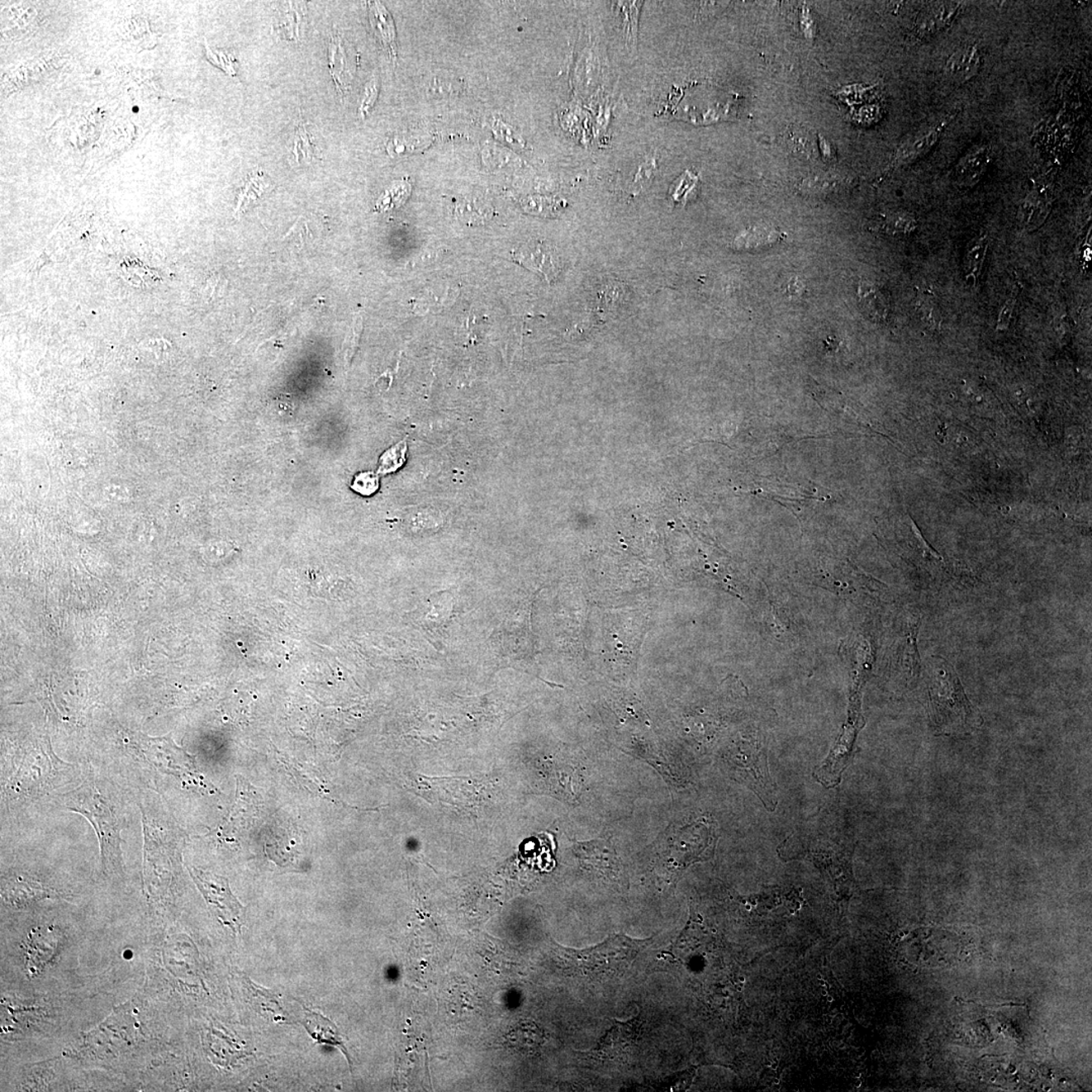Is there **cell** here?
<instances>
[{"instance_id": "obj_1", "label": "cell", "mask_w": 1092, "mask_h": 1092, "mask_svg": "<svg viewBox=\"0 0 1092 1092\" xmlns=\"http://www.w3.org/2000/svg\"><path fill=\"white\" fill-rule=\"evenodd\" d=\"M928 708L937 734L974 732L982 717L964 692L958 675L944 658H933L928 665Z\"/></svg>"}, {"instance_id": "obj_2", "label": "cell", "mask_w": 1092, "mask_h": 1092, "mask_svg": "<svg viewBox=\"0 0 1092 1092\" xmlns=\"http://www.w3.org/2000/svg\"><path fill=\"white\" fill-rule=\"evenodd\" d=\"M67 810L83 816L93 825L101 847L102 872L108 876L123 875V824L110 798L99 792L96 784L89 782L70 794Z\"/></svg>"}, {"instance_id": "obj_3", "label": "cell", "mask_w": 1092, "mask_h": 1092, "mask_svg": "<svg viewBox=\"0 0 1092 1092\" xmlns=\"http://www.w3.org/2000/svg\"><path fill=\"white\" fill-rule=\"evenodd\" d=\"M647 942L615 935L586 950L563 949L558 947L556 954L563 967L576 976L609 977L624 973L633 963L640 947Z\"/></svg>"}, {"instance_id": "obj_4", "label": "cell", "mask_w": 1092, "mask_h": 1092, "mask_svg": "<svg viewBox=\"0 0 1092 1092\" xmlns=\"http://www.w3.org/2000/svg\"><path fill=\"white\" fill-rule=\"evenodd\" d=\"M139 748L145 762L160 773L174 776L186 783L214 791L213 785L198 774L192 757L173 743L160 739H148Z\"/></svg>"}, {"instance_id": "obj_5", "label": "cell", "mask_w": 1092, "mask_h": 1092, "mask_svg": "<svg viewBox=\"0 0 1092 1092\" xmlns=\"http://www.w3.org/2000/svg\"><path fill=\"white\" fill-rule=\"evenodd\" d=\"M188 871L198 890L213 907L216 917L234 929L240 928L245 907L233 895L228 880L195 867L188 868Z\"/></svg>"}, {"instance_id": "obj_6", "label": "cell", "mask_w": 1092, "mask_h": 1092, "mask_svg": "<svg viewBox=\"0 0 1092 1092\" xmlns=\"http://www.w3.org/2000/svg\"><path fill=\"white\" fill-rule=\"evenodd\" d=\"M738 777L761 798L766 809L774 810L777 806V788L769 773L768 761L761 746L748 748L738 761H735Z\"/></svg>"}, {"instance_id": "obj_7", "label": "cell", "mask_w": 1092, "mask_h": 1092, "mask_svg": "<svg viewBox=\"0 0 1092 1092\" xmlns=\"http://www.w3.org/2000/svg\"><path fill=\"white\" fill-rule=\"evenodd\" d=\"M716 842V829L713 823L700 820L680 830L670 843L671 856L688 857V865L692 862L705 858V852L713 850Z\"/></svg>"}, {"instance_id": "obj_8", "label": "cell", "mask_w": 1092, "mask_h": 1092, "mask_svg": "<svg viewBox=\"0 0 1092 1092\" xmlns=\"http://www.w3.org/2000/svg\"><path fill=\"white\" fill-rule=\"evenodd\" d=\"M512 259L519 265L531 270L546 282H556L562 272V260L553 247L544 242L527 243L512 251Z\"/></svg>"}, {"instance_id": "obj_9", "label": "cell", "mask_w": 1092, "mask_h": 1092, "mask_svg": "<svg viewBox=\"0 0 1092 1092\" xmlns=\"http://www.w3.org/2000/svg\"><path fill=\"white\" fill-rule=\"evenodd\" d=\"M61 762L54 755L46 761H20L12 776L11 788L22 794H37L46 791L48 785L52 783L51 778L58 774Z\"/></svg>"}, {"instance_id": "obj_10", "label": "cell", "mask_w": 1092, "mask_h": 1092, "mask_svg": "<svg viewBox=\"0 0 1092 1092\" xmlns=\"http://www.w3.org/2000/svg\"><path fill=\"white\" fill-rule=\"evenodd\" d=\"M61 947V935L53 928H39L30 933L26 942V963L33 974L40 971L55 958Z\"/></svg>"}, {"instance_id": "obj_11", "label": "cell", "mask_w": 1092, "mask_h": 1092, "mask_svg": "<svg viewBox=\"0 0 1092 1092\" xmlns=\"http://www.w3.org/2000/svg\"><path fill=\"white\" fill-rule=\"evenodd\" d=\"M2 891L4 900L16 906L28 905L46 898L58 896V893L54 889L22 875H16L4 880Z\"/></svg>"}, {"instance_id": "obj_12", "label": "cell", "mask_w": 1092, "mask_h": 1092, "mask_svg": "<svg viewBox=\"0 0 1092 1092\" xmlns=\"http://www.w3.org/2000/svg\"><path fill=\"white\" fill-rule=\"evenodd\" d=\"M955 116L956 115L947 116L945 120L941 121L940 123L935 126V127L928 130L926 133L919 135L918 137L911 139L910 141L904 143V145L898 148L895 156L893 158L891 166L898 167L913 164V162L919 159V158L927 155L928 153L937 145L938 140L941 139L942 134H944L947 130V126L953 121Z\"/></svg>"}, {"instance_id": "obj_13", "label": "cell", "mask_w": 1092, "mask_h": 1092, "mask_svg": "<svg viewBox=\"0 0 1092 1092\" xmlns=\"http://www.w3.org/2000/svg\"><path fill=\"white\" fill-rule=\"evenodd\" d=\"M992 161V151L987 144L974 146L961 158L953 171V178L961 187L971 188L985 175Z\"/></svg>"}, {"instance_id": "obj_14", "label": "cell", "mask_w": 1092, "mask_h": 1092, "mask_svg": "<svg viewBox=\"0 0 1092 1092\" xmlns=\"http://www.w3.org/2000/svg\"><path fill=\"white\" fill-rule=\"evenodd\" d=\"M981 67V53L977 45H964L952 54L946 63L945 75L962 84L976 78Z\"/></svg>"}, {"instance_id": "obj_15", "label": "cell", "mask_w": 1092, "mask_h": 1092, "mask_svg": "<svg viewBox=\"0 0 1092 1092\" xmlns=\"http://www.w3.org/2000/svg\"><path fill=\"white\" fill-rule=\"evenodd\" d=\"M959 2H935L920 13L918 19V34L922 36L936 35L938 31L949 28L953 24L961 11Z\"/></svg>"}, {"instance_id": "obj_16", "label": "cell", "mask_w": 1092, "mask_h": 1092, "mask_svg": "<svg viewBox=\"0 0 1092 1092\" xmlns=\"http://www.w3.org/2000/svg\"><path fill=\"white\" fill-rule=\"evenodd\" d=\"M858 301L866 318L875 323L886 321L890 305L881 288L869 282H862L858 290Z\"/></svg>"}, {"instance_id": "obj_17", "label": "cell", "mask_w": 1092, "mask_h": 1092, "mask_svg": "<svg viewBox=\"0 0 1092 1092\" xmlns=\"http://www.w3.org/2000/svg\"><path fill=\"white\" fill-rule=\"evenodd\" d=\"M988 237L985 234L974 238L966 247L963 269L965 278L967 282L972 286H976L979 278H980L983 264L986 259L988 249Z\"/></svg>"}, {"instance_id": "obj_18", "label": "cell", "mask_w": 1092, "mask_h": 1092, "mask_svg": "<svg viewBox=\"0 0 1092 1092\" xmlns=\"http://www.w3.org/2000/svg\"><path fill=\"white\" fill-rule=\"evenodd\" d=\"M304 1024L306 1031L309 1032V1034L312 1036L315 1040L320 1042V1043L340 1047L343 1053L346 1055L347 1059H349V1061L350 1062L349 1055L347 1053L345 1045L343 1043L339 1033H338L337 1028L334 1026L330 1021L323 1018L322 1015L310 1013L306 1015Z\"/></svg>"}, {"instance_id": "obj_19", "label": "cell", "mask_w": 1092, "mask_h": 1092, "mask_svg": "<svg viewBox=\"0 0 1092 1092\" xmlns=\"http://www.w3.org/2000/svg\"><path fill=\"white\" fill-rule=\"evenodd\" d=\"M577 854L582 860L589 862L598 869H615L617 866L616 852L605 841L582 843Z\"/></svg>"}, {"instance_id": "obj_20", "label": "cell", "mask_w": 1092, "mask_h": 1092, "mask_svg": "<svg viewBox=\"0 0 1092 1092\" xmlns=\"http://www.w3.org/2000/svg\"><path fill=\"white\" fill-rule=\"evenodd\" d=\"M1049 207L1048 197L1042 192H1033L1024 200L1022 206L1023 215L1021 216L1023 222L1028 228H1032V225L1037 227L1040 223L1044 222L1047 216H1048Z\"/></svg>"}, {"instance_id": "obj_21", "label": "cell", "mask_w": 1092, "mask_h": 1092, "mask_svg": "<svg viewBox=\"0 0 1092 1092\" xmlns=\"http://www.w3.org/2000/svg\"><path fill=\"white\" fill-rule=\"evenodd\" d=\"M457 214L459 220L468 224L484 223L491 215V207L487 205L486 202L477 200V198H468L459 202L457 207Z\"/></svg>"}, {"instance_id": "obj_22", "label": "cell", "mask_w": 1092, "mask_h": 1092, "mask_svg": "<svg viewBox=\"0 0 1092 1092\" xmlns=\"http://www.w3.org/2000/svg\"><path fill=\"white\" fill-rule=\"evenodd\" d=\"M407 451V439L401 440L399 444L386 450L380 458L377 475H387V473L398 471L406 463Z\"/></svg>"}, {"instance_id": "obj_23", "label": "cell", "mask_w": 1092, "mask_h": 1092, "mask_svg": "<svg viewBox=\"0 0 1092 1092\" xmlns=\"http://www.w3.org/2000/svg\"><path fill=\"white\" fill-rule=\"evenodd\" d=\"M917 301V311L920 320L932 331H937L941 327L942 317L938 311L935 299L928 293H919Z\"/></svg>"}, {"instance_id": "obj_24", "label": "cell", "mask_w": 1092, "mask_h": 1092, "mask_svg": "<svg viewBox=\"0 0 1092 1092\" xmlns=\"http://www.w3.org/2000/svg\"><path fill=\"white\" fill-rule=\"evenodd\" d=\"M777 238V233L767 231V230L764 229H755L752 230V231H747L735 239L734 248L737 250L751 249V248L771 245V243H773Z\"/></svg>"}, {"instance_id": "obj_25", "label": "cell", "mask_w": 1092, "mask_h": 1092, "mask_svg": "<svg viewBox=\"0 0 1092 1092\" xmlns=\"http://www.w3.org/2000/svg\"><path fill=\"white\" fill-rule=\"evenodd\" d=\"M643 2H620L618 7L621 8V15L625 21V34L627 42L631 45L636 44V36H638V21L639 8Z\"/></svg>"}, {"instance_id": "obj_26", "label": "cell", "mask_w": 1092, "mask_h": 1092, "mask_svg": "<svg viewBox=\"0 0 1092 1092\" xmlns=\"http://www.w3.org/2000/svg\"><path fill=\"white\" fill-rule=\"evenodd\" d=\"M351 489L368 497L380 489V475L373 472H359L352 482Z\"/></svg>"}, {"instance_id": "obj_27", "label": "cell", "mask_w": 1092, "mask_h": 1092, "mask_svg": "<svg viewBox=\"0 0 1092 1092\" xmlns=\"http://www.w3.org/2000/svg\"><path fill=\"white\" fill-rule=\"evenodd\" d=\"M657 164L654 159L645 161L640 165L639 173H636L631 192L638 195L651 186L654 175H656Z\"/></svg>"}, {"instance_id": "obj_28", "label": "cell", "mask_w": 1092, "mask_h": 1092, "mask_svg": "<svg viewBox=\"0 0 1092 1092\" xmlns=\"http://www.w3.org/2000/svg\"><path fill=\"white\" fill-rule=\"evenodd\" d=\"M917 222L909 215H892L883 221V228L887 233H907L913 231Z\"/></svg>"}, {"instance_id": "obj_29", "label": "cell", "mask_w": 1092, "mask_h": 1092, "mask_svg": "<svg viewBox=\"0 0 1092 1092\" xmlns=\"http://www.w3.org/2000/svg\"><path fill=\"white\" fill-rule=\"evenodd\" d=\"M266 188H268V184L264 183L259 176L251 178L249 183H248L245 188L243 189L240 198H239L237 211H240L243 207L250 204L251 202L256 201L257 197L263 195Z\"/></svg>"}, {"instance_id": "obj_30", "label": "cell", "mask_w": 1092, "mask_h": 1092, "mask_svg": "<svg viewBox=\"0 0 1092 1092\" xmlns=\"http://www.w3.org/2000/svg\"><path fill=\"white\" fill-rule=\"evenodd\" d=\"M363 318H361L359 315L355 316L354 322H352L351 325L350 332L349 333V335H347L344 344L345 358L347 361H350L352 356H354V354L356 347H358V345L361 332H363Z\"/></svg>"}, {"instance_id": "obj_31", "label": "cell", "mask_w": 1092, "mask_h": 1092, "mask_svg": "<svg viewBox=\"0 0 1092 1092\" xmlns=\"http://www.w3.org/2000/svg\"><path fill=\"white\" fill-rule=\"evenodd\" d=\"M296 134L295 147H293V152H295L297 157L296 160L299 158L300 151L304 153L306 159H311V158L314 156V152L312 151V145L310 144L308 132H306V128L302 127L301 125L300 127L297 128Z\"/></svg>"}, {"instance_id": "obj_32", "label": "cell", "mask_w": 1092, "mask_h": 1092, "mask_svg": "<svg viewBox=\"0 0 1092 1092\" xmlns=\"http://www.w3.org/2000/svg\"><path fill=\"white\" fill-rule=\"evenodd\" d=\"M1017 300L1018 295H1014L1005 301L1003 309L1000 311L999 321H997V331L1008 330L1010 323H1012L1015 306H1017Z\"/></svg>"}, {"instance_id": "obj_33", "label": "cell", "mask_w": 1092, "mask_h": 1092, "mask_svg": "<svg viewBox=\"0 0 1092 1092\" xmlns=\"http://www.w3.org/2000/svg\"><path fill=\"white\" fill-rule=\"evenodd\" d=\"M299 12L296 11H287L286 15L283 16V21L279 22V30L282 29L284 33L288 35V38L296 37V31L297 34V30H299Z\"/></svg>"}, {"instance_id": "obj_34", "label": "cell", "mask_w": 1092, "mask_h": 1092, "mask_svg": "<svg viewBox=\"0 0 1092 1092\" xmlns=\"http://www.w3.org/2000/svg\"><path fill=\"white\" fill-rule=\"evenodd\" d=\"M292 236L297 237V242L305 243L306 240H308L309 230L306 229V225L296 223V225L293 226V227L290 230V232H288L287 234V236L284 237L283 239L290 238Z\"/></svg>"}, {"instance_id": "obj_35", "label": "cell", "mask_w": 1092, "mask_h": 1092, "mask_svg": "<svg viewBox=\"0 0 1092 1092\" xmlns=\"http://www.w3.org/2000/svg\"><path fill=\"white\" fill-rule=\"evenodd\" d=\"M828 1000H829V1001H833V997H832V996H829V997H828Z\"/></svg>"}]
</instances>
